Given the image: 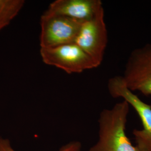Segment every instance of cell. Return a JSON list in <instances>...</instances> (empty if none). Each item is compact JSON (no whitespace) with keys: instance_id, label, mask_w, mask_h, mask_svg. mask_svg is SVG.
I'll use <instances>...</instances> for the list:
<instances>
[{"instance_id":"cell-6","label":"cell","mask_w":151,"mask_h":151,"mask_svg":"<svg viewBox=\"0 0 151 151\" xmlns=\"http://www.w3.org/2000/svg\"><path fill=\"white\" fill-rule=\"evenodd\" d=\"M83 22L65 16L43 14L40 20V48L75 43Z\"/></svg>"},{"instance_id":"cell-1","label":"cell","mask_w":151,"mask_h":151,"mask_svg":"<svg viewBox=\"0 0 151 151\" xmlns=\"http://www.w3.org/2000/svg\"><path fill=\"white\" fill-rule=\"evenodd\" d=\"M129 106L123 100L103 110L99 119V140L89 151H138L125 133Z\"/></svg>"},{"instance_id":"cell-4","label":"cell","mask_w":151,"mask_h":151,"mask_svg":"<svg viewBox=\"0 0 151 151\" xmlns=\"http://www.w3.org/2000/svg\"><path fill=\"white\" fill-rule=\"evenodd\" d=\"M122 78L130 91L151 95V43L132 52Z\"/></svg>"},{"instance_id":"cell-9","label":"cell","mask_w":151,"mask_h":151,"mask_svg":"<svg viewBox=\"0 0 151 151\" xmlns=\"http://www.w3.org/2000/svg\"><path fill=\"white\" fill-rule=\"evenodd\" d=\"M81 143L79 142H72L63 146L59 151H81ZM0 151H16L8 139L0 138Z\"/></svg>"},{"instance_id":"cell-3","label":"cell","mask_w":151,"mask_h":151,"mask_svg":"<svg viewBox=\"0 0 151 151\" xmlns=\"http://www.w3.org/2000/svg\"><path fill=\"white\" fill-rule=\"evenodd\" d=\"M42 60L67 73H81L99 66L91 57L75 43L53 48H40Z\"/></svg>"},{"instance_id":"cell-7","label":"cell","mask_w":151,"mask_h":151,"mask_svg":"<svg viewBox=\"0 0 151 151\" xmlns=\"http://www.w3.org/2000/svg\"><path fill=\"white\" fill-rule=\"evenodd\" d=\"M103 7L100 0H57L50 4L43 14L85 22L92 19Z\"/></svg>"},{"instance_id":"cell-8","label":"cell","mask_w":151,"mask_h":151,"mask_svg":"<svg viewBox=\"0 0 151 151\" xmlns=\"http://www.w3.org/2000/svg\"><path fill=\"white\" fill-rule=\"evenodd\" d=\"M24 4V0H0V32L10 24Z\"/></svg>"},{"instance_id":"cell-2","label":"cell","mask_w":151,"mask_h":151,"mask_svg":"<svg viewBox=\"0 0 151 151\" xmlns=\"http://www.w3.org/2000/svg\"><path fill=\"white\" fill-rule=\"evenodd\" d=\"M108 90L114 98H123L135 109L140 118L142 129H134L136 148L138 151H151V105L143 102L126 86L122 76H116L109 79Z\"/></svg>"},{"instance_id":"cell-5","label":"cell","mask_w":151,"mask_h":151,"mask_svg":"<svg viewBox=\"0 0 151 151\" xmlns=\"http://www.w3.org/2000/svg\"><path fill=\"white\" fill-rule=\"evenodd\" d=\"M75 43L88 54L97 65H101L108 44V32L103 7L91 20L82 24Z\"/></svg>"}]
</instances>
